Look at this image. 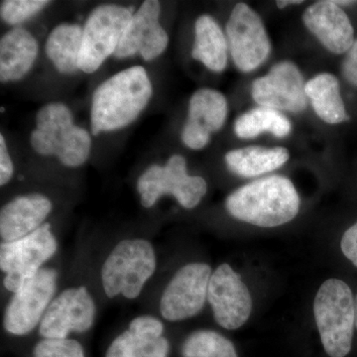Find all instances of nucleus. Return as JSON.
Returning <instances> with one entry per match:
<instances>
[{
	"instance_id": "72a5a7b5",
	"label": "nucleus",
	"mask_w": 357,
	"mask_h": 357,
	"mask_svg": "<svg viewBox=\"0 0 357 357\" xmlns=\"http://www.w3.org/2000/svg\"><path fill=\"white\" fill-rule=\"evenodd\" d=\"M354 312H356V326L357 328V295L356 299H354Z\"/></svg>"
},
{
	"instance_id": "f257e3e1",
	"label": "nucleus",
	"mask_w": 357,
	"mask_h": 357,
	"mask_svg": "<svg viewBox=\"0 0 357 357\" xmlns=\"http://www.w3.org/2000/svg\"><path fill=\"white\" fill-rule=\"evenodd\" d=\"M152 93L151 82L141 66L121 70L103 82L91 100V133L98 135L126 128L147 107Z\"/></svg>"
},
{
	"instance_id": "7ed1b4c3",
	"label": "nucleus",
	"mask_w": 357,
	"mask_h": 357,
	"mask_svg": "<svg viewBox=\"0 0 357 357\" xmlns=\"http://www.w3.org/2000/svg\"><path fill=\"white\" fill-rule=\"evenodd\" d=\"M30 142L37 153L57 156L68 167L83 165L91 153L88 131L75 126L69 107L60 102L49 103L39 110Z\"/></svg>"
},
{
	"instance_id": "9b49d317",
	"label": "nucleus",
	"mask_w": 357,
	"mask_h": 357,
	"mask_svg": "<svg viewBox=\"0 0 357 357\" xmlns=\"http://www.w3.org/2000/svg\"><path fill=\"white\" fill-rule=\"evenodd\" d=\"M211 277V267L204 263H190L181 268L162 295V316L175 321L198 314L208 299Z\"/></svg>"
},
{
	"instance_id": "7c9ffc66",
	"label": "nucleus",
	"mask_w": 357,
	"mask_h": 357,
	"mask_svg": "<svg viewBox=\"0 0 357 357\" xmlns=\"http://www.w3.org/2000/svg\"><path fill=\"white\" fill-rule=\"evenodd\" d=\"M13 175V164L7 150L6 139L0 135V185H4Z\"/></svg>"
},
{
	"instance_id": "a211bd4d",
	"label": "nucleus",
	"mask_w": 357,
	"mask_h": 357,
	"mask_svg": "<svg viewBox=\"0 0 357 357\" xmlns=\"http://www.w3.org/2000/svg\"><path fill=\"white\" fill-rule=\"evenodd\" d=\"M163 332L159 319L138 317L131 321L128 331L115 338L105 357H167L170 345Z\"/></svg>"
},
{
	"instance_id": "6ab92c4d",
	"label": "nucleus",
	"mask_w": 357,
	"mask_h": 357,
	"mask_svg": "<svg viewBox=\"0 0 357 357\" xmlns=\"http://www.w3.org/2000/svg\"><path fill=\"white\" fill-rule=\"evenodd\" d=\"M51 211V201L43 195H25L9 202L0 213L2 241L13 243L29 236L43 225Z\"/></svg>"
},
{
	"instance_id": "423d86ee",
	"label": "nucleus",
	"mask_w": 357,
	"mask_h": 357,
	"mask_svg": "<svg viewBox=\"0 0 357 357\" xmlns=\"http://www.w3.org/2000/svg\"><path fill=\"white\" fill-rule=\"evenodd\" d=\"M137 191L144 208H151L163 195H172L185 208H196L208 191L204 178L190 176L187 162L173 155L165 166L149 167L137 181Z\"/></svg>"
},
{
	"instance_id": "f8f14e48",
	"label": "nucleus",
	"mask_w": 357,
	"mask_h": 357,
	"mask_svg": "<svg viewBox=\"0 0 357 357\" xmlns=\"http://www.w3.org/2000/svg\"><path fill=\"white\" fill-rule=\"evenodd\" d=\"M208 300L215 321L227 330L243 326L252 311V299L245 284L229 264H222L211 274Z\"/></svg>"
},
{
	"instance_id": "f03ea898",
	"label": "nucleus",
	"mask_w": 357,
	"mask_h": 357,
	"mask_svg": "<svg viewBox=\"0 0 357 357\" xmlns=\"http://www.w3.org/2000/svg\"><path fill=\"white\" fill-rule=\"evenodd\" d=\"M225 208L241 222L276 227L296 218L300 210V197L288 178L270 176L232 192L225 201Z\"/></svg>"
},
{
	"instance_id": "5701e85b",
	"label": "nucleus",
	"mask_w": 357,
	"mask_h": 357,
	"mask_svg": "<svg viewBox=\"0 0 357 357\" xmlns=\"http://www.w3.org/2000/svg\"><path fill=\"white\" fill-rule=\"evenodd\" d=\"M306 95L312 109L326 123L338 124L349 121L344 100L340 96V83L332 74L323 73L306 84Z\"/></svg>"
},
{
	"instance_id": "c756f323",
	"label": "nucleus",
	"mask_w": 357,
	"mask_h": 357,
	"mask_svg": "<svg viewBox=\"0 0 357 357\" xmlns=\"http://www.w3.org/2000/svg\"><path fill=\"white\" fill-rule=\"evenodd\" d=\"M342 75L349 84L357 86V40L345 56L342 63Z\"/></svg>"
},
{
	"instance_id": "473e14b6",
	"label": "nucleus",
	"mask_w": 357,
	"mask_h": 357,
	"mask_svg": "<svg viewBox=\"0 0 357 357\" xmlns=\"http://www.w3.org/2000/svg\"><path fill=\"white\" fill-rule=\"evenodd\" d=\"M335 4H337L338 6H351V4L356 3L354 1H335Z\"/></svg>"
},
{
	"instance_id": "cd10ccee",
	"label": "nucleus",
	"mask_w": 357,
	"mask_h": 357,
	"mask_svg": "<svg viewBox=\"0 0 357 357\" xmlns=\"http://www.w3.org/2000/svg\"><path fill=\"white\" fill-rule=\"evenodd\" d=\"M34 357H84V354L77 340L45 338L35 347Z\"/></svg>"
},
{
	"instance_id": "b1692460",
	"label": "nucleus",
	"mask_w": 357,
	"mask_h": 357,
	"mask_svg": "<svg viewBox=\"0 0 357 357\" xmlns=\"http://www.w3.org/2000/svg\"><path fill=\"white\" fill-rule=\"evenodd\" d=\"M83 44V28L77 24H61L49 35L46 54L56 69L62 74H73L79 70Z\"/></svg>"
},
{
	"instance_id": "dca6fc26",
	"label": "nucleus",
	"mask_w": 357,
	"mask_h": 357,
	"mask_svg": "<svg viewBox=\"0 0 357 357\" xmlns=\"http://www.w3.org/2000/svg\"><path fill=\"white\" fill-rule=\"evenodd\" d=\"M227 116V102L222 93L211 89H199L190 100L183 142L191 149H203L210 142L211 134L222 128Z\"/></svg>"
},
{
	"instance_id": "2f4dec72",
	"label": "nucleus",
	"mask_w": 357,
	"mask_h": 357,
	"mask_svg": "<svg viewBox=\"0 0 357 357\" xmlns=\"http://www.w3.org/2000/svg\"><path fill=\"white\" fill-rule=\"evenodd\" d=\"M303 3V1H300V0H278L276 2L277 6L278 8H285V7L293 6V4H301Z\"/></svg>"
},
{
	"instance_id": "c85d7f7f",
	"label": "nucleus",
	"mask_w": 357,
	"mask_h": 357,
	"mask_svg": "<svg viewBox=\"0 0 357 357\" xmlns=\"http://www.w3.org/2000/svg\"><path fill=\"white\" fill-rule=\"evenodd\" d=\"M340 248L345 257L357 267V222L344 232Z\"/></svg>"
},
{
	"instance_id": "a878e982",
	"label": "nucleus",
	"mask_w": 357,
	"mask_h": 357,
	"mask_svg": "<svg viewBox=\"0 0 357 357\" xmlns=\"http://www.w3.org/2000/svg\"><path fill=\"white\" fill-rule=\"evenodd\" d=\"M182 354L184 357H238L234 344L213 331L192 333L183 345Z\"/></svg>"
},
{
	"instance_id": "ddd939ff",
	"label": "nucleus",
	"mask_w": 357,
	"mask_h": 357,
	"mask_svg": "<svg viewBox=\"0 0 357 357\" xmlns=\"http://www.w3.org/2000/svg\"><path fill=\"white\" fill-rule=\"evenodd\" d=\"M306 84L297 66L284 61L271 68L252 84L253 100L260 107L279 112H302L306 109Z\"/></svg>"
},
{
	"instance_id": "6e6552de",
	"label": "nucleus",
	"mask_w": 357,
	"mask_h": 357,
	"mask_svg": "<svg viewBox=\"0 0 357 357\" xmlns=\"http://www.w3.org/2000/svg\"><path fill=\"white\" fill-rule=\"evenodd\" d=\"M58 244L49 223L29 236L0 246V267L6 274L4 286L15 293L25 281L35 276L42 265L57 250Z\"/></svg>"
},
{
	"instance_id": "0eeeda50",
	"label": "nucleus",
	"mask_w": 357,
	"mask_h": 357,
	"mask_svg": "<svg viewBox=\"0 0 357 357\" xmlns=\"http://www.w3.org/2000/svg\"><path fill=\"white\" fill-rule=\"evenodd\" d=\"M132 17L130 8L115 4H103L93 9L83 29L79 70L91 74L114 55Z\"/></svg>"
},
{
	"instance_id": "2eb2a0df",
	"label": "nucleus",
	"mask_w": 357,
	"mask_h": 357,
	"mask_svg": "<svg viewBox=\"0 0 357 357\" xmlns=\"http://www.w3.org/2000/svg\"><path fill=\"white\" fill-rule=\"evenodd\" d=\"M161 6L156 0L143 2L122 37L114 57L126 59L140 55L145 61L158 58L166 50L169 36L159 23Z\"/></svg>"
},
{
	"instance_id": "39448f33",
	"label": "nucleus",
	"mask_w": 357,
	"mask_h": 357,
	"mask_svg": "<svg viewBox=\"0 0 357 357\" xmlns=\"http://www.w3.org/2000/svg\"><path fill=\"white\" fill-rule=\"evenodd\" d=\"M155 269L156 255L149 241H121L103 263L102 280L105 292L109 298L123 295L128 299H135Z\"/></svg>"
},
{
	"instance_id": "9d476101",
	"label": "nucleus",
	"mask_w": 357,
	"mask_h": 357,
	"mask_svg": "<svg viewBox=\"0 0 357 357\" xmlns=\"http://www.w3.org/2000/svg\"><path fill=\"white\" fill-rule=\"evenodd\" d=\"M58 273L54 269H41L13 293L4 314L7 332L15 335L31 333L42 321L57 286Z\"/></svg>"
},
{
	"instance_id": "20e7f679",
	"label": "nucleus",
	"mask_w": 357,
	"mask_h": 357,
	"mask_svg": "<svg viewBox=\"0 0 357 357\" xmlns=\"http://www.w3.org/2000/svg\"><path fill=\"white\" fill-rule=\"evenodd\" d=\"M314 314L328 356H347L356 326L354 295L349 285L338 279L324 282L314 298Z\"/></svg>"
},
{
	"instance_id": "aec40b11",
	"label": "nucleus",
	"mask_w": 357,
	"mask_h": 357,
	"mask_svg": "<svg viewBox=\"0 0 357 357\" xmlns=\"http://www.w3.org/2000/svg\"><path fill=\"white\" fill-rule=\"evenodd\" d=\"M38 55V43L31 33L14 28L0 40V79L20 81L28 74Z\"/></svg>"
},
{
	"instance_id": "393cba45",
	"label": "nucleus",
	"mask_w": 357,
	"mask_h": 357,
	"mask_svg": "<svg viewBox=\"0 0 357 357\" xmlns=\"http://www.w3.org/2000/svg\"><path fill=\"white\" fill-rule=\"evenodd\" d=\"M292 124L279 110L269 107H256L236 119L234 132L241 139H252L262 133H271L278 138L290 134Z\"/></svg>"
},
{
	"instance_id": "1a4fd4ad",
	"label": "nucleus",
	"mask_w": 357,
	"mask_h": 357,
	"mask_svg": "<svg viewBox=\"0 0 357 357\" xmlns=\"http://www.w3.org/2000/svg\"><path fill=\"white\" fill-rule=\"evenodd\" d=\"M227 40L234 64L248 73L261 66L271 52V43L261 18L245 3L232 9L227 24Z\"/></svg>"
},
{
	"instance_id": "bb28decb",
	"label": "nucleus",
	"mask_w": 357,
	"mask_h": 357,
	"mask_svg": "<svg viewBox=\"0 0 357 357\" xmlns=\"http://www.w3.org/2000/svg\"><path fill=\"white\" fill-rule=\"evenodd\" d=\"M50 1L44 0H6L1 2L0 15L7 24L16 25L29 20Z\"/></svg>"
},
{
	"instance_id": "4468645a",
	"label": "nucleus",
	"mask_w": 357,
	"mask_h": 357,
	"mask_svg": "<svg viewBox=\"0 0 357 357\" xmlns=\"http://www.w3.org/2000/svg\"><path fill=\"white\" fill-rule=\"evenodd\" d=\"M96 306L84 287L70 288L60 294L45 312L39 333L45 338H67L93 326Z\"/></svg>"
},
{
	"instance_id": "412c9836",
	"label": "nucleus",
	"mask_w": 357,
	"mask_h": 357,
	"mask_svg": "<svg viewBox=\"0 0 357 357\" xmlns=\"http://www.w3.org/2000/svg\"><path fill=\"white\" fill-rule=\"evenodd\" d=\"M289 157L290 153L286 148L249 146L229 151L225 155V163L236 175L253 178L277 170Z\"/></svg>"
},
{
	"instance_id": "f3484780",
	"label": "nucleus",
	"mask_w": 357,
	"mask_h": 357,
	"mask_svg": "<svg viewBox=\"0 0 357 357\" xmlns=\"http://www.w3.org/2000/svg\"><path fill=\"white\" fill-rule=\"evenodd\" d=\"M305 25L328 51L347 53L354 43V27L347 13L335 1H318L303 15Z\"/></svg>"
},
{
	"instance_id": "4be33fe9",
	"label": "nucleus",
	"mask_w": 357,
	"mask_h": 357,
	"mask_svg": "<svg viewBox=\"0 0 357 357\" xmlns=\"http://www.w3.org/2000/svg\"><path fill=\"white\" fill-rule=\"evenodd\" d=\"M227 40L217 21L210 15L199 16L195 25L192 56L213 72H222L227 64Z\"/></svg>"
}]
</instances>
